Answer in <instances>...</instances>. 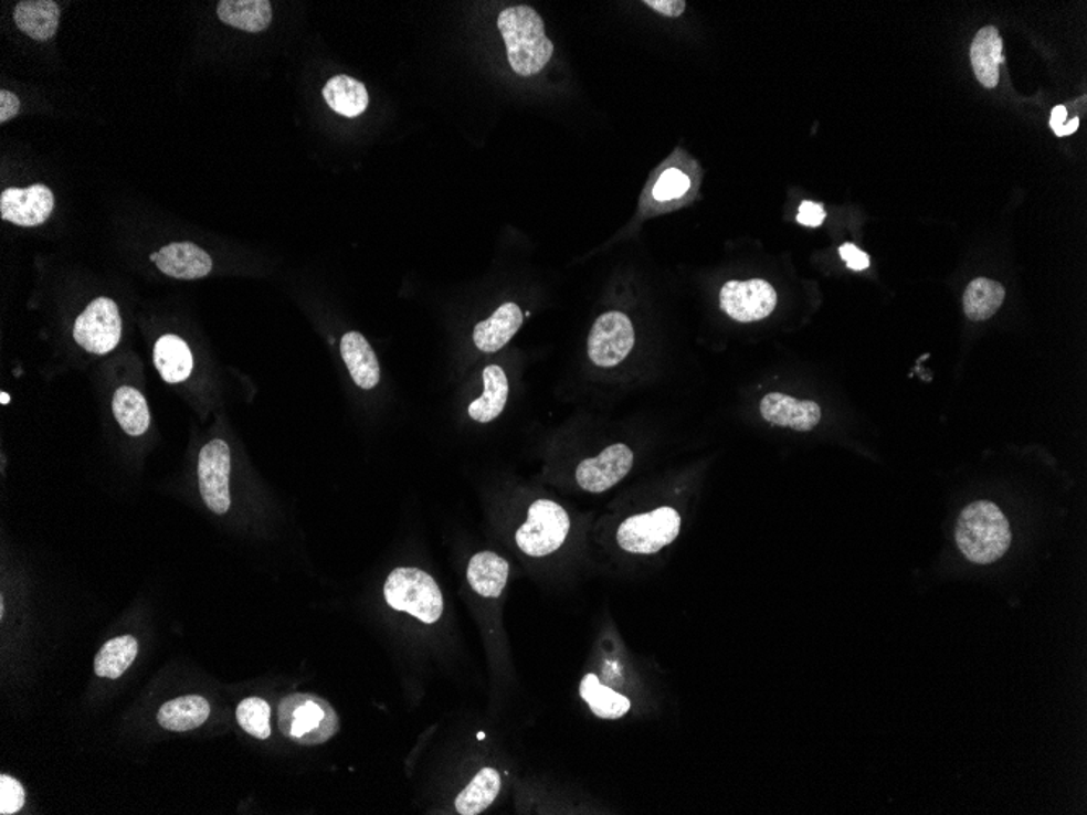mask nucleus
Listing matches in <instances>:
<instances>
[{"instance_id": "nucleus-1", "label": "nucleus", "mask_w": 1087, "mask_h": 815, "mask_svg": "<svg viewBox=\"0 0 1087 815\" xmlns=\"http://www.w3.org/2000/svg\"><path fill=\"white\" fill-rule=\"evenodd\" d=\"M497 25L516 74L531 77L549 64L553 44L547 38L541 15L532 7H508L498 15Z\"/></svg>"}, {"instance_id": "nucleus-2", "label": "nucleus", "mask_w": 1087, "mask_h": 815, "mask_svg": "<svg viewBox=\"0 0 1087 815\" xmlns=\"http://www.w3.org/2000/svg\"><path fill=\"white\" fill-rule=\"evenodd\" d=\"M1006 516L992 501H973L964 508L956 526V542L969 562L990 565L1011 546Z\"/></svg>"}, {"instance_id": "nucleus-3", "label": "nucleus", "mask_w": 1087, "mask_h": 815, "mask_svg": "<svg viewBox=\"0 0 1087 815\" xmlns=\"http://www.w3.org/2000/svg\"><path fill=\"white\" fill-rule=\"evenodd\" d=\"M278 729L297 744L321 745L339 732V717L318 695H287L278 705Z\"/></svg>"}, {"instance_id": "nucleus-4", "label": "nucleus", "mask_w": 1087, "mask_h": 815, "mask_svg": "<svg viewBox=\"0 0 1087 815\" xmlns=\"http://www.w3.org/2000/svg\"><path fill=\"white\" fill-rule=\"evenodd\" d=\"M384 600L394 611L408 612L432 625L443 615V594L436 581L423 570L399 567L384 583Z\"/></svg>"}, {"instance_id": "nucleus-5", "label": "nucleus", "mask_w": 1087, "mask_h": 815, "mask_svg": "<svg viewBox=\"0 0 1087 815\" xmlns=\"http://www.w3.org/2000/svg\"><path fill=\"white\" fill-rule=\"evenodd\" d=\"M679 532V514L674 508L662 507L625 519L618 529V543L625 552L652 555L676 541Z\"/></svg>"}, {"instance_id": "nucleus-6", "label": "nucleus", "mask_w": 1087, "mask_h": 815, "mask_svg": "<svg viewBox=\"0 0 1087 815\" xmlns=\"http://www.w3.org/2000/svg\"><path fill=\"white\" fill-rule=\"evenodd\" d=\"M569 514L552 500H538L528 510V519L516 531V543L521 552L531 557H546L556 552L570 532Z\"/></svg>"}, {"instance_id": "nucleus-7", "label": "nucleus", "mask_w": 1087, "mask_h": 815, "mask_svg": "<svg viewBox=\"0 0 1087 815\" xmlns=\"http://www.w3.org/2000/svg\"><path fill=\"white\" fill-rule=\"evenodd\" d=\"M123 321L118 305L109 298H96L78 316L74 326V339L82 349L96 356H105L118 347Z\"/></svg>"}, {"instance_id": "nucleus-8", "label": "nucleus", "mask_w": 1087, "mask_h": 815, "mask_svg": "<svg viewBox=\"0 0 1087 815\" xmlns=\"http://www.w3.org/2000/svg\"><path fill=\"white\" fill-rule=\"evenodd\" d=\"M635 346L631 319L621 311H609L594 321L588 337V357L601 368L618 367Z\"/></svg>"}, {"instance_id": "nucleus-9", "label": "nucleus", "mask_w": 1087, "mask_h": 815, "mask_svg": "<svg viewBox=\"0 0 1087 815\" xmlns=\"http://www.w3.org/2000/svg\"><path fill=\"white\" fill-rule=\"evenodd\" d=\"M230 469L232 456L223 440H212L199 454L198 474L199 490L209 510L217 515H225L230 510Z\"/></svg>"}, {"instance_id": "nucleus-10", "label": "nucleus", "mask_w": 1087, "mask_h": 815, "mask_svg": "<svg viewBox=\"0 0 1087 815\" xmlns=\"http://www.w3.org/2000/svg\"><path fill=\"white\" fill-rule=\"evenodd\" d=\"M721 309L739 322H754L772 315L777 306V292L762 278L731 281L720 292Z\"/></svg>"}, {"instance_id": "nucleus-11", "label": "nucleus", "mask_w": 1087, "mask_h": 815, "mask_svg": "<svg viewBox=\"0 0 1087 815\" xmlns=\"http://www.w3.org/2000/svg\"><path fill=\"white\" fill-rule=\"evenodd\" d=\"M634 453L627 445L609 446L600 456L581 461L577 467V483L591 494H603L631 473Z\"/></svg>"}, {"instance_id": "nucleus-12", "label": "nucleus", "mask_w": 1087, "mask_h": 815, "mask_svg": "<svg viewBox=\"0 0 1087 815\" xmlns=\"http://www.w3.org/2000/svg\"><path fill=\"white\" fill-rule=\"evenodd\" d=\"M53 209L54 194L48 186L10 188L0 195V216L19 226L41 225L50 219Z\"/></svg>"}, {"instance_id": "nucleus-13", "label": "nucleus", "mask_w": 1087, "mask_h": 815, "mask_svg": "<svg viewBox=\"0 0 1087 815\" xmlns=\"http://www.w3.org/2000/svg\"><path fill=\"white\" fill-rule=\"evenodd\" d=\"M150 260L165 275L180 281L205 277L213 267L212 257L198 244L189 242L168 244L151 254Z\"/></svg>"}, {"instance_id": "nucleus-14", "label": "nucleus", "mask_w": 1087, "mask_h": 815, "mask_svg": "<svg viewBox=\"0 0 1087 815\" xmlns=\"http://www.w3.org/2000/svg\"><path fill=\"white\" fill-rule=\"evenodd\" d=\"M760 414L772 425L796 432H811L821 422V408L813 401H798L791 395L770 393L760 401Z\"/></svg>"}, {"instance_id": "nucleus-15", "label": "nucleus", "mask_w": 1087, "mask_h": 815, "mask_svg": "<svg viewBox=\"0 0 1087 815\" xmlns=\"http://www.w3.org/2000/svg\"><path fill=\"white\" fill-rule=\"evenodd\" d=\"M340 356L357 387L365 391L377 388L381 378L380 363L362 334L356 331L344 334L340 340Z\"/></svg>"}, {"instance_id": "nucleus-16", "label": "nucleus", "mask_w": 1087, "mask_h": 815, "mask_svg": "<svg viewBox=\"0 0 1087 815\" xmlns=\"http://www.w3.org/2000/svg\"><path fill=\"white\" fill-rule=\"evenodd\" d=\"M523 313L516 303H505L490 318L474 328L473 339L477 349L484 353H495L504 349L523 325Z\"/></svg>"}, {"instance_id": "nucleus-17", "label": "nucleus", "mask_w": 1087, "mask_h": 815, "mask_svg": "<svg viewBox=\"0 0 1087 815\" xmlns=\"http://www.w3.org/2000/svg\"><path fill=\"white\" fill-rule=\"evenodd\" d=\"M510 565L504 557L495 552H479L469 560L467 567V581L471 588L479 596L494 597L500 596L507 586Z\"/></svg>"}, {"instance_id": "nucleus-18", "label": "nucleus", "mask_w": 1087, "mask_h": 815, "mask_svg": "<svg viewBox=\"0 0 1087 815\" xmlns=\"http://www.w3.org/2000/svg\"><path fill=\"white\" fill-rule=\"evenodd\" d=\"M154 362L158 373L167 383L177 384L188 380L194 368L191 349L181 337L167 334L155 343Z\"/></svg>"}, {"instance_id": "nucleus-19", "label": "nucleus", "mask_w": 1087, "mask_h": 815, "mask_svg": "<svg viewBox=\"0 0 1087 815\" xmlns=\"http://www.w3.org/2000/svg\"><path fill=\"white\" fill-rule=\"evenodd\" d=\"M970 61L980 84L985 88H995L1000 78L998 67L1003 62V41L995 27H985L973 38Z\"/></svg>"}, {"instance_id": "nucleus-20", "label": "nucleus", "mask_w": 1087, "mask_h": 815, "mask_svg": "<svg viewBox=\"0 0 1087 815\" xmlns=\"http://www.w3.org/2000/svg\"><path fill=\"white\" fill-rule=\"evenodd\" d=\"M17 27L27 36L36 41H48L56 34L60 27V6L53 0H25L13 12Z\"/></svg>"}, {"instance_id": "nucleus-21", "label": "nucleus", "mask_w": 1087, "mask_h": 815, "mask_svg": "<svg viewBox=\"0 0 1087 815\" xmlns=\"http://www.w3.org/2000/svg\"><path fill=\"white\" fill-rule=\"evenodd\" d=\"M211 715V705L204 697L188 695L167 701L158 711L157 720L167 731L186 732L198 729Z\"/></svg>"}, {"instance_id": "nucleus-22", "label": "nucleus", "mask_w": 1087, "mask_h": 815, "mask_svg": "<svg viewBox=\"0 0 1087 815\" xmlns=\"http://www.w3.org/2000/svg\"><path fill=\"white\" fill-rule=\"evenodd\" d=\"M484 393L471 402L467 412L474 422L488 423L500 417L508 401V378L497 364L485 368L483 373Z\"/></svg>"}, {"instance_id": "nucleus-23", "label": "nucleus", "mask_w": 1087, "mask_h": 815, "mask_svg": "<svg viewBox=\"0 0 1087 815\" xmlns=\"http://www.w3.org/2000/svg\"><path fill=\"white\" fill-rule=\"evenodd\" d=\"M217 13L226 25L247 33H261L272 22V6L267 0H222Z\"/></svg>"}, {"instance_id": "nucleus-24", "label": "nucleus", "mask_w": 1087, "mask_h": 815, "mask_svg": "<svg viewBox=\"0 0 1087 815\" xmlns=\"http://www.w3.org/2000/svg\"><path fill=\"white\" fill-rule=\"evenodd\" d=\"M323 96L329 108L346 118H357L368 108L370 96L362 82L349 75H336L323 88Z\"/></svg>"}, {"instance_id": "nucleus-25", "label": "nucleus", "mask_w": 1087, "mask_h": 815, "mask_svg": "<svg viewBox=\"0 0 1087 815\" xmlns=\"http://www.w3.org/2000/svg\"><path fill=\"white\" fill-rule=\"evenodd\" d=\"M502 779L500 773L495 769L481 770L476 776H474L473 782L469 783L463 791H461L460 796L456 797V813L461 815H477L484 813L485 809L492 806L495 800H497L498 793H500Z\"/></svg>"}, {"instance_id": "nucleus-26", "label": "nucleus", "mask_w": 1087, "mask_h": 815, "mask_svg": "<svg viewBox=\"0 0 1087 815\" xmlns=\"http://www.w3.org/2000/svg\"><path fill=\"white\" fill-rule=\"evenodd\" d=\"M580 695L601 720H619L631 711L632 703L624 695L605 687L597 674H587L580 684Z\"/></svg>"}, {"instance_id": "nucleus-27", "label": "nucleus", "mask_w": 1087, "mask_h": 815, "mask_svg": "<svg viewBox=\"0 0 1087 815\" xmlns=\"http://www.w3.org/2000/svg\"><path fill=\"white\" fill-rule=\"evenodd\" d=\"M113 412L127 435L140 436L149 430V404L136 388L122 387L116 391L113 398Z\"/></svg>"}, {"instance_id": "nucleus-28", "label": "nucleus", "mask_w": 1087, "mask_h": 815, "mask_svg": "<svg viewBox=\"0 0 1087 815\" xmlns=\"http://www.w3.org/2000/svg\"><path fill=\"white\" fill-rule=\"evenodd\" d=\"M139 653V643L134 636L123 635L109 639L102 646L95 658V674L103 679H119Z\"/></svg>"}, {"instance_id": "nucleus-29", "label": "nucleus", "mask_w": 1087, "mask_h": 815, "mask_svg": "<svg viewBox=\"0 0 1087 815\" xmlns=\"http://www.w3.org/2000/svg\"><path fill=\"white\" fill-rule=\"evenodd\" d=\"M1004 287L990 278H975L970 282L964 294V311L970 321H986L1001 308L1004 301Z\"/></svg>"}, {"instance_id": "nucleus-30", "label": "nucleus", "mask_w": 1087, "mask_h": 815, "mask_svg": "<svg viewBox=\"0 0 1087 815\" xmlns=\"http://www.w3.org/2000/svg\"><path fill=\"white\" fill-rule=\"evenodd\" d=\"M236 721L253 738H271V705L264 698H244L236 708Z\"/></svg>"}, {"instance_id": "nucleus-31", "label": "nucleus", "mask_w": 1087, "mask_h": 815, "mask_svg": "<svg viewBox=\"0 0 1087 815\" xmlns=\"http://www.w3.org/2000/svg\"><path fill=\"white\" fill-rule=\"evenodd\" d=\"M690 180L687 174L683 171L676 170V168H671L662 174L658 182H656L655 188H653V195H655L656 201L666 202L671 199H679L689 191Z\"/></svg>"}, {"instance_id": "nucleus-32", "label": "nucleus", "mask_w": 1087, "mask_h": 815, "mask_svg": "<svg viewBox=\"0 0 1087 815\" xmlns=\"http://www.w3.org/2000/svg\"><path fill=\"white\" fill-rule=\"evenodd\" d=\"M23 804H25V790L22 783L13 776H0V814H17L22 809Z\"/></svg>"}, {"instance_id": "nucleus-33", "label": "nucleus", "mask_w": 1087, "mask_h": 815, "mask_svg": "<svg viewBox=\"0 0 1087 815\" xmlns=\"http://www.w3.org/2000/svg\"><path fill=\"white\" fill-rule=\"evenodd\" d=\"M796 220L804 226L822 225V222L825 220L824 208L821 204H815V202L804 201L800 205Z\"/></svg>"}, {"instance_id": "nucleus-34", "label": "nucleus", "mask_w": 1087, "mask_h": 815, "mask_svg": "<svg viewBox=\"0 0 1087 815\" xmlns=\"http://www.w3.org/2000/svg\"><path fill=\"white\" fill-rule=\"evenodd\" d=\"M841 256L852 271H865L869 267L868 254L863 253L855 244H844L841 247Z\"/></svg>"}, {"instance_id": "nucleus-35", "label": "nucleus", "mask_w": 1087, "mask_h": 815, "mask_svg": "<svg viewBox=\"0 0 1087 815\" xmlns=\"http://www.w3.org/2000/svg\"><path fill=\"white\" fill-rule=\"evenodd\" d=\"M645 6L669 19H677L686 12L687 3L684 0H646Z\"/></svg>"}, {"instance_id": "nucleus-36", "label": "nucleus", "mask_w": 1087, "mask_h": 815, "mask_svg": "<svg viewBox=\"0 0 1087 815\" xmlns=\"http://www.w3.org/2000/svg\"><path fill=\"white\" fill-rule=\"evenodd\" d=\"M20 113V99L12 92H0V123L10 121Z\"/></svg>"}, {"instance_id": "nucleus-37", "label": "nucleus", "mask_w": 1087, "mask_h": 815, "mask_svg": "<svg viewBox=\"0 0 1087 815\" xmlns=\"http://www.w3.org/2000/svg\"><path fill=\"white\" fill-rule=\"evenodd\" d=\"M1066 118H1068V113H1066L1065 106H1057V108L1054 109V113H1052V129H1054L1055 133H1057L1058 129H1062V127L1065 126Z\"/></svg>"}, {"instance_id": "nucleus-38", "label": "nucleus", "mask_w": 1087, "mask_h": 815, "mask_svg": "<svg viewBox=\"0 0 1087 815\" xmlns=\"http://www.w3.org/2000/svg\"><path fill=\"white\" fill-rule=\"evenodd\" d=\"M1078 127H1079V119L1075 118L1072 119V121L1065 123V126H1063L1062 129H1058L1057 133L1055 134H1057L1058 137L1072 136L1073 133H1076V130H1078Z\"/></svg>"}, {"instance_id": "nucleus-39", "label": "nucleus", "mask_w": 1087, "mask_h": 815, "mask_svg": "<svg viewBox=\"0 0 1087 815\" xmlns=\"http://www.w3.org/2000/svg\"><path fill=\"white\" fill-rule=\"evenodd\" d=\"M0 402H2L3 405L9 404L10 395L7 393L0 394Z\"/></svg>"}]
</instances>
